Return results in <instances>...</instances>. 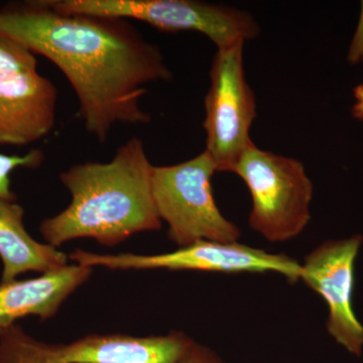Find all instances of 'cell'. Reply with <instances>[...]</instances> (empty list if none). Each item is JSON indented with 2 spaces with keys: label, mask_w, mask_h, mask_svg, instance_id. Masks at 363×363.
<instances>
[{
  "label": "cell",
  "mask_w": 363,
  "mask_h": 363,
  "mask_svg": "<svg viewBox=\"0 0 363 363\" xmlns=\"http://www.w3.org/2000/svg\"><path fill=\"white\" fill-rule=\"evenodd\" d=\"M23 218L25 209L20 204L0 198L1 283L16 281L30 272L42 274L68 264L66 253L30 235Z\"/></svg>",
  "instance_id": "12"
},
{
  "label": "cell",
  "mask_w": 363,
  "mask_h": 363,
  "mask_svg": "<svg viewBox=\"0 0 363 363\" xmlns=\"http://www.w3.org/2000/svg\"><path fill=\"white\" fill-rule=\"evenodd\" d=\"M177 363H223V362L215 351L193 341Z\"/></svg>",
  "instance_id": "15"
},
{
  "label": "cell",
  "mask_w": 363,
  "mask_h": 363,
  "mask_svg": "<svg viewBox=\"0 0 363 363\" xmlns=\"http://www.w3.org/2000/svg\"><path fill=\"white\" fill-rule=\"evenodd\" d=\"M216 164L206 152L171 166H154L152 191L169 240L179 247L200 240L236 242L240 230L215 202L211 179Z\"/></svg>",
  "instance_id": "4"
},
{
  "label": "cell",
  "mask_w": 363,
  "mask_h": 363,
  "mask_svg": "<svg viewBox=\"0 0 363 363\" xmlns=\"http://www.w3.org/2000/svg\"><path fill=\"white\" fill-rule=\"evenodd\" d=\"M43 161L44 154L40 150H30L21 156L0 154V198L16 201V196L11 190V173L18 169L38 168Z\"/></svg>",
  "instance_id": "13"
},
{
  "label": "cell",
  "mask_w": 363,
  "mask_h": 363,
  "mask_svg": "<svg viewBox=\"0 0 363 363\" xmlns=\"http://www.w3.org/2000/svg\"><path fill=\"white\" fill-rule=\"evenodd\" d=\"M32 70H38L35 55L18 43L0 35V75Z\"/></svg>",
  "instance_id": "14"
},
{
  "label": "cell",
  "mask_w": 363,
  "mask_h": 363,
  "mask_svg": "<svg viewBox=\"0 0 363 363\" xmlns=\"http://www.w3.org/2000/svg\"><path fill=\"white\" fill-rule=\"evenodd\" d=\"M355 104L352 108L353 116L363 121V83L354 89Z\"/></svg>",
  "instance_id": "17"
},
{
  "label": "cell",
  "mask_w": 363,
  "mask_h": 363,
  "mask_svg": "<svg viewBox=\"0 0 363 363\" xmlns=\"http://www.w3.org/2000/svg\"><path fill=\"white\" fill-rule=\"evenodd\" d=\"M252 199L248 223L269 242H286L304 231L311 219L313 184L304 164L253 143L233 171Z\"/></svg>",
  "instance_id": "3"
},
{
  "label": "cell",
  "mask_w": 363,
  "mask_h": 363,
  "mask_svg": "<svg viewBox=\"0 0 363 363\" xmlns=\"http://www.w3.org/2000/svg\"><path fill=\"white\" fill-rule=\"evenodd\" d=\"M348 61L351 64H358L363 62V1L362 13H360L359 23H358L357 32L351 42L350 51H348Z\"/></svg>",
  "instance_id": "16"
},
{
  "label": "cell",
  "mask_w": 363,
  "mask_h": 363,
  "mask_svg": "<svg viewBox=\"0 0 363 363\" xmlns=\"http://www.w3.org/2000/svg\"><path fill=\"white\" fill-rule=\"evenodd\" d=\"M56 11L140 21L162 32H197L217 49L259 37L252 13L236 7L197 0H45Z\"/></svg>",
  "instance_id": "5"
},
{
  "label": "cell",
  "mask_w": 363,
  "mask_h": 363,
  "mask_svg": "<svg viewBox=\"0 0 363 363\" xmlns=\"http://www.w3.org/2000/svg\"><path fill=\"white\" fill-rule=\"evenodd\" d=\"M152 169L145 143L133 138L108 162H87L66 169L60 180L70 192L71 202L40 222L45 243L58 248L68 241L91 238L114 247L136 233L159 230Z\"/></svg>",
  "instance_id": "2"
},
{
  "label": "cell",
  "mask_w": 363,
  "mask_h": 363,
  "mask_svg": "<svg viewBox=\"0 0 363 363\" xmlns=\"http://www.w3.org/2000/svg\"><path fill=\"white\" fill-rule=\"evenodd\" d=\"M243 45L240 42L217 49L210 68L203 128L205 152L213 160L217 172L233 173L240 157L253 145L250 130L257 118V102L245 77Z\"/></svg>",
  "instance_id": "7"
},
{
  "label": "cell",
  "mask_w": 363,
  "mask_h": 363,
  "mask_svg": "<svg viewBox=\"0 0 363 363\" xmlns=\"http://www.w3.org/2000/svg\"><path fill=\"white\" fill-rule=\"evenodd\" d=\"M75 264L109 269H156L221 272V274H264L276 272L291 283L301 281L302 266L286 255H276L236 242L200 240L175 252L161 255H98L78 250L69 255Z\"/></svg>",
  "instance_id": "8"
},
{
  "label": "cell",
  "mask_w": 363,
  "mask_h": 363,
  "mask_svg": "<svg viewBox=\"0 0 363 363\" xmlns=\"http://www.w3.org/2000/svg\"><path fill=\"white\" fill-rule=\"evenodd\" d=\"M363 243L360 234L325 241L306 255L301 281L328 306L327 331L354 357L363 352V324L353 309L355 262Z\"/></svg>",
  "instance_id": "9"
},
{
  "label": "cell",
  "mask_w": 363,
  "mask_h": 363,
  "mask_svg": "<svg viewBox=\"0 0 363 363\" xmlns=\"http://www.w3.org/2000/svg\"><path fill=\"white\" fill-rule=\"evenodd\" d=\"M193 339L167 335L93 334L71 343H47L18 325L0 331V363H177Z\"/></svg>",
  "instance_id": "6"
},
{
  "label": "cell",
  "mask_w": 363,
  "mask_h": 363,
  "mask_svg": "<svg viewBox=\"0 0 363 363\" xmlns=\"http://www.w3.org/2000/svg\"><path fill=\"white\" fill-rule=\"evenodd\" d=\"M0 35L58 67L99 143L118 124L150 123L140 104L147 86L173 78L160 48L123 18L64 13L28 0L0 7Z\"/></svg>",
  "instance_id": "1"
},
{
  "label": "cell",
  "mask_w": 363,
  "mask_h": 363,
  "mask_svg": "<svg viewBox=\"0 0 363 363\" xmlns=\"http://www.w3.org/2000/svg\"><path fill=\"white\" fill-rule=\"evenodd\" d=\"M92 267L67 264L37 278L0 283V331L28 316L54 317L72 294L84 285Z\"/></svg>",
  "instance_id": "11"
},
{
  "label": "cell",
  "mask_w": 363,
  "mask_h": 363,
  "mask_svg": "<svg viewBox=\"0 0 363 363\" xmlns=\"http://www.w3.org/2000/svg\"><path fill=\"white\" fill-rule=\"evenodd\" d=\"M57 102L56 86L38 70L0 75V145L23 147L50 135Z\"/></svg>",
  "instance_id": "10"
}]
</instances>
